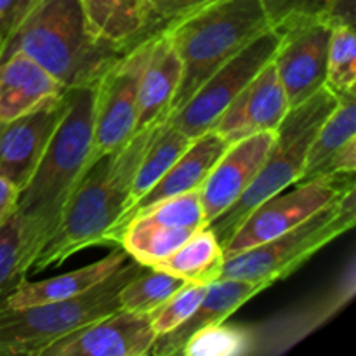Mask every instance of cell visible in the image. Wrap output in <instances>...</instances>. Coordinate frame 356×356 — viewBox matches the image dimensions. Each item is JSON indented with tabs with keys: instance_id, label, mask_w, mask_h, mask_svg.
<instances>
[{
	"instance_id": "obj_1",
	"label": "cell",
	"mask_w": 356,
	"mask_h": 356,
	"mask_svg": "<svg viewBox=\"0 0 356 356\" xmlns=\"http://www.w3.org/2000/svg\"><path fill=\"white\" fill-rule=\"evenodd\" d=\"M94 96L96 86L68 89V106L40 162L19 190L16 216L26 266L61 222L70 198L94 162Z\"/></svg>"
},
{
	"instance_id": "obj_10",
	"label": "cell",
	"mask_w": 356,
	"mask_h": 356,
	"mask_svg": "<svg viewBox=\"0 0 356 356\" xmlns=\"http://www.w3.org/2000/svg\"><path fill=\"white\" fill-rule=\"evenodd\" d=\"M148 40L134 45L104 72L94 96V159L122 148L136 134L139 80Z\"/></svg>"
},
{
	"instance_id": "obj_25",
	"label": "cell",
	"mask_w": 356,
	"mask_h": 356,
	"mask_svg": "<svg viewBox=\"0 0 356 356\" xmlns=\"http://www.w3.org/2000/svg\"><path fill=\"white\" fill-rule=\"evenodd\" d=\"M351 139H356V92L337 96V104L330 111L329 117L320 124L309 145L305 170L299 181L305 179L327 156L332 155Z\"/></svg>"
},
{
	"instance_id": "obj_32",
	"label": "cell",
	"mask_w": 356,
	"mask_h": 356,
	"mask_svg": "<svg viewBox=\"0 0 356 356\" xmlns=\"http://www.w3.org/2000/svg\"><path fill=\"white\" fill-rule=\"evenodd\" d=\"M214 0H146V17L143 40L155 37L156 33L165 30L174 21L181 19L186 14L207 6ZM139 42V44H141Z\"/></svg>"
},
{
	"instance_id": "obj_28",
	"label": "cell",
	"mask_w": 356,
	"mask_h": 356,
	"mask_svg": "<svg viewBox=\"0 0 356 356\" xmlns=\"http://www.w3.org/2000/svg\"><path fill=\"white\" fill-rule=\"evenodd\" d=\"M250 351V334L240 327L214 323L200 329L188 339L181 355L184 356H235Z\"/></svg>"
},
{
	"instance_id": "obj_15",
	"label": "cell",
	"mask_w": 356,
	"mask_h": 356,
	"mask_svg": "<svg viewBox=\"0 0 356 356\" xmlns=\"http://www.w3.org/2000/svg\"><path fill=\"white\" fill-rule=\"evenodd\" d=\"M273 141L275 132H261L228 145L200 186L205 225L225 214L249 190Z\"/></svg>"
},
{
	"instance_id": "obj_9",
	"label": "cell",
	"mask_w": 356,
	"mask_h": 356,
	"mask_svg": "<svg viewBox=\"0 0 356 356\" xmlns=\"http://www.w3.org/2000/svg\"><path fill=\"white\" fill-rule=\"evenodd\" d=\"M278 38L280 35L271 28L259 35L221 68L216 70L186 104L167 120L172 122L190 139L212 131L233 97L271 61Z\"/></svg>"
},
{
	"instance_id": "obj_19",
	"label": "cell",
	"mask_w": 356,
	"mask_h": 356,
	"mask_svg": "<svg viewBox=\"0 0 356 356\" xmlns=\"http://www.w3.org/2000/svg\"><path fill=\"white\" fill-rule=\"evenodd\" d=\"M181 82V61L165 31L149 38L148 56L139 80L136 132L169 117L170 103Z\"/></svg>"
},
{
	"instance_id": "obj_29",
	"label": "cell",
	"mask_w": 356,
	"mask_h": 356,
	"mask_svg": "<svg viewBox=\"0 0 356 356\" xmlns=\"http://www.w3.org/2000/svg\"><path fill=\"white\" fill-rule=\"evenodd\" d=\"M28 273L30 268L24 261L19 222L13 214L0 226V301L13 294L26 280Z\"/></svg>"
},
{
	"instance_id": "obj_7",
	"label": "cell",
	"mask_w": 356,
	"mask_h": 356,
	"mask_svg": "<svg viewBox=\"0 0 356 356\" xmlns=\"http://www.w3.org/2000/svg\"><path fill=\"white\" fill-rule=\"evenodd\" d=\"M356 222V186L289 232L226 257L219 278L275 282L287 278Z\"/></svg>"
},
{
	"instance_id": "obj_35",
	"label": "cell",
	"mask_w": 356,
	"mask_h": 356,
	"mask_svg": "<svg viewBox=\"0 0 356 356\" xmlns=\"http://www.w3.org/2000/svg\"><path fill=\"white\" fill-rule=\"evenodd\" d=\"M320 19L330 28L350 26L356 23V0H330L329 6L322 13Z\"/></svg>"
},
{
	"instance_id": "obj_4",
	"label": "cell",
	"mask_w": 356,
	"mask_h": 356,
	"mask_svg": "<svg viewBox=\"0 0 356 356\" xmlns=\"http://www.w3.org/2000/svg\"><path fill=\"white\" fill-rule=\"evenodd\" d=\"M266 30L270 24L261 0H214L169 24L163 31L181 61V82L169 117L186 104L216 70Z\"/></svg>"
},
{
	"instance_id": "obj_14",
	"label": "cell",
	"mask_w": 356,
	"mask_h": 356,
	"mask_svg": "<svg viewBox=\"0 0 356 356\" xmlns=\"http://www.w3.org/2000/svg\"><path fill=\"white\" fill-rule=\"evenodd\" d=\"M289 110L285 90L270 61L233 97L212 131L232 145L261 132H275Z\"/></svg>"
},
{
	"instance_id": "obj_5",
	"label": "cell",
	"mask_w": 356,
	"mask_h": 356,
	"mask_svg": "<svg viewBox=\"0 0 356 356\" xmlns=\"http://www.w3.org/2000/svg\"><path fill=\"white\" fill-rule=\"evenodd\" d=\"M145 266L129 261L86 294L58 302L10 308L0 301V356H40L45 348L120 309L118 292Z\"/></svg>"
},
{
	"instance_id": "obj_22",
	"label": "cell",
	"mask_w": 356,
	"mask_h": 356,
	"mask_svg": "<svg viewBox=\"0 0 356 356\" xmlns=\"http://www.w3.org/2000/svg\"><path fill=\"white\" fill-rule=\"evenodd\" d=\"M222 263L225 254L221 243L216 238L214 232L209 226H204L153 268L184 282L211 284L219 278Z\"/></svg>"
},
{
	"instance_id": "obj_16",
	"label": "cell",
	"mask_w": 356,
	"mask_h": 356,
	"mask_svg": "<svg viewBox=\"0 0 356 356\" xmlns=\"http://www.w3.org/2000/svg\"><path fill=\"white\" fill-rule=\"evenodd\" d=\"M226 148H228V143L221 136L216 134L214 131H209L205 134L195 138L191 141V145L186 148V152L153 184L152 190L145 197L139 198L125 214H122L118 218V221L115 222V226L106 235L104 243H115L118 232L124 228L129 218L134 212H138L139 209H145L160 200H165V198L176 197V195L186 193V191L200 188L205 183L209 174H211L212 167L221 159Z\"/></svg>"
},
{
	"instance_id": "obj_21",
	"label": "cell",
	"mask_w": 356,
	"mask_h": 356,
	"mask_svg": "<svg viewBox=\"0 0 356 356\" xmlns=\"http://www.w3.org/2000/svg\"><path fill=\"white\" fill-rule=\"evenodd\" d=\"M87 26L101 40L127 52L141 42L146 0H80Z\"/></svg>"
},
{
	"instance_id": "obj_17",
	"label": "cell",
	"mask_w": 356,
	"mask_h": 356,
	"mask_svg": "<svg viewBox=\"0 0 356 356\" xmlns=\"http://www.w3.org/2000/svg\"><path fill=\"white\" fill-rule=\"evenodd\" d=\"M271 287L266 282L238 280V278H218L211 282L205 292V298L195 309L193 315L163 336H156L153 343L152 356H174L181 355L184 344L195 332L214 323H222L242 308L247 301L259 292Z\"/></svg>"
},
{
	"instance_id": "obj_36",
	"label": "cell",
	"mask_w": 356,
	"mask_h": 356,
	"mask_svg": "<svg viewBox=\"0 0 356 356\" xmlns=\"http://www.w3.org/2000/svg\"><path fill=\"white\" fill-rule=\"evenodd\" d=\"M17 195H19V190L0 176V226L16 211Z\"/></svg>"
},
{
	"instance_id": "obj_20",
	"label": "cell",
	"mask_w": 356,
	"mask_h": 356,
	"mask_svg": "<svg viewBox=\"0 0 356 356\" xmlns=\"http://www.w3.org/2000/svg\"><path fill=\"white\" fill-rule=\"evenodd\" d=\"M127 259L129 256L125 254V250L118 247V249L111 250L106 257L92 264H87L80 270L40 282H30L26 278L13 294L3 299V302L10 308H24V306L58 302L76 298L106 280L118 268L124 266Z\"/></svg>"
},
{
	"instance_id": "obj_23",
	"label": "cell",
	"mask_w": 356,
	"mask_h": 356,
	"mask_svg": "<svg viewBox=\"0 0 356 356\" xmlns=\"http://www.w3.org/2000/svg\"><path fill=\"white\" fill-rule=\"evenodd\" d=\"M195 232L197 229L176 228L132 218L120 229L115 243L136 263L145 268H153L156 263L169 257L177 247L183 245Z\"/></svg>"
},
{
	"instance_id": "obj_11",
	"label": "cell",
	"mask_w": 356,
	"mask_h": 356,
	"mask_svg": "<svg viewBox=\"0 0 356 356\" xmlns=\"http://www.w3.org/2000/svg\"><path fill=\"white\" fill-rule=\"evenodd\" d=\"M277 33L280 38L271 63L289 106L294 108L325 87L332 28L315 17L289 24Z\"/></svg>"
},
{
	"instance_id": "obj_26",
	"label": "cell",
	"mask_w": 356,
	"mask_h": 356,
	"mask_svg": "<svg viewBox=\"0 0 356 356\" xmlns=\"http://www.w3.org/2000/svg\"><path fill=\"white\" fill-rule=\"evenodd\" d=\"M186 284L155 268H145L141 273L127 282L118 292V302L124 312L149 316L160 308L170 296L176 294Z\"/></svg>"
},
{
	"instance_id": "obj_34",
	"label": "cell",
	"mask_w": 356,
	"mask_h": 356,
	"mask_svg": "<svg viewBox=\"0 0 356 356\" xmlns=\"http://www.w3.org/2000/svg\"><path fill=\"white\" fill-rule=\"evenodd\" d=\"M31 3L33 0H0V40L3 44L26 16Z\"/></svg>"
},
{
	"instance_id": "obj_31",
	"label": "cell",
	"mask_w": 356,
	"mask_h": 356,
	"mask_svg": "<svg viewBox=\"0 0 356 356\" xmlns=\"http://www.w3.org/2000/svg\"><path fill=\"white\" fill-rule=\"evenodd\" d=\"M330 0H261L268 24L278 31L292 23L322 16Z\"/></svg>"
},
{
	"instance_id": "obj_33",
	"label": "cell",
	"mask_w": 356,
	"mask_h": 356,
	"mask_svg": "<svg viewBox=\"0 0 356 356\" xmlns=\"http://www.w3.org/2000/svg\"><path fill=\"white\" fill-rule=\"evenodd\" d=\"M356 172V139H351L337 152L327 156L320 165H316L302 181L315 179L322 176H334V174H355Z\"/></svg>"
},
{
	"instance_id": "obj_24",
	"label": "cell",
	"mask_w": 356,
	"mask_h": 356,
	"mask_svg": "<svg viewBox=\"0 0 356 356\" xmlns=\"http://www.w3.org/2000/svg\"><path fill=\"white\" fill-rule=\"evenodd\" d=\"M193 139L188 138L184 132H181L172 122L165 120L160 122L155 129L152 141L139 162L138 170H136L134 181L131 188V200H129V209L136 204L141 197H145L153 184L170 169L174 162L186 152L188 146ZM125 211V212H127ZM124 212V214H125Z\"/></svg>"
},
{
	"instance_id": "obj_37",
	"label": "cell",
	"mask_w": 356,
	"mask_h": 356,
	"mask_svg": "<svg viewBox=\"0 0 356 356\" xmlns=\"http://www.w3.org/2000/svg\"><path fill=\"white\" fill-rule=\"evenodd\" d=\"M2 49H3V40H0V56H2Z\"/></svg>"
},
{
	"instance_id": "obj_12",
	"label": "cell",
	"mask_w": 356,
	"mask_h": 356,
	"mask_svg": "<svg viewBox=\"0 0 356 356\" xmlns=\"http://www.w3.org/2000/svg\"><path fill=\"white\" fill-rule=\"evenodd\" d=\"M155 339L149 316L118 309L66 334L40 356H146Z\"/></svg>"
},
{
	"instance_id": "obj_27",
	"label": "cell",
	"mask_w": 356,
	"mask_h": 356,
	"mask_svg": "<svg viewBox=\"0 0 356 356\" xmlns=\"http://www.w3.org/2000/svg\"><path fill=\"white\" fill-rule=\"evenodd\" d=\"M325 87L336 96L356 92V33L355 28L336 26L330 35Z\"/></svg>"
},
{
	"instance_id": "obj_13",
	"label": "cell",
	"mask_w": 356,
	"mask_h": 356,
	"mask_svg": "<svg viewBox=\"0 0 356 356\" xmlns=\"http://www.w3.org/2000/svg\"><path fill=\"white\" fill-rule=\"evenodd\" d=\"M68 106V89L58 99L31 113L0 122V176L17 190L24 186L40 162L52 134Z\"/></svg>"
},
{
	"instance_id": "obj_6",
	"label": "cell",
	"mask_w": 356,
	"mask_h": 356,
	"mask_svg": "<svg viewBox=\"0 0 356 356\" xmlns=\"http://www.w3.org/2000/svg\"><path fill=\"white\" fill-rule=\"evenodd\" d=\"M336 104V94L327 87H322L315 96L287 111L275 131L273 145L254 183L232 209L209 225L221 247L226 245L229 236L252 209L301 179L309 145L320 124L329 117Z\"/></svg>"
},
{
	"instance_id": "obj_2",
	"label": "cell",
	"mask_w": 356,
	"mask_h": 356,
	"mask_svg": "<svg viewBox=\"0 0 356 356\" xmlns=\"http://www.w3.org/2000/svg\"><path fill=\"white\" fill-rule=\"evenodd\" d=\"M159 124L136 132L122 148L94 159L31 270L59 266L79 250L104 245L110 229L127 211L136 170Z\"/></svg>"
},
{
	"instance_id": "obj_3",
	"label": "cell",
	"mask_w": 356,
	"mask_h": 356,
	"mask_svg": "<svg viewBox=\"0 0 356 356\" xmlns=\"http://www.w3.org/2000/svg\"><path fill=\"white\" fill-rule=\"evenodd\" d=\"M21 51L65 89L90 87L124 52L87 26L80 0H33L2 54Z\"/></svg>"
},
{
	"instance_id": "obj_30",
	"label": "cell",
	"mask_w": 356,
	"mask_h": 356,
	"mask_svg": "<svg viewBox=\"0 0 356 356\" xmlns=\"http://www.w3.org/2000/svg\"><path fill=\"white\" fill-rule=\"evenodd\" d=\"M207 287L209 284L186 282L176 294L170 296L156 312H153L149 315V322L156 336H163L186 322L205 298Z\"/></svg>"
},
{
	"instance_id": "obj_8",
	"label": "cell",
	"mask_w": 356,
	"mask_h": 356,
	"mask_svg": "<svg viewBox=\"0 0 356 356\" xmlns=\"http://www.w3.org/2000/svg\"><path fill=\"white\" fill-rule=\"evenodd\" d=\"M355 188V174H334L315 179L299 181L294 190L280 191L261 202L247 214L235 229L226 245L222 247L225 259L229 256L261 245L325 207L337 197Z\"/></svg>"
},
{
	"instance_id": "obj_18",
	"label": "cell",
	"mask_w": 356,
	"mask_h": 356,
	"mask_svg": "<svg viewBox=\"0 0 356 356\" xmlns=\"http://www.w3.org/2000/svg\"><path fill=\"white\" fill-rule=\"evenodd\" d=\"M65 92V87L24 52L0 56V122L31 113Z\"/></svg>"
}]
</instances>
